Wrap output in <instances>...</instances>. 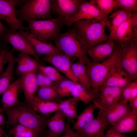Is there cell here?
Returning <instances> with one entry per match:
<instances>
[{"label": "cell", "instance_id": "1", "mask_svg": "<svg viewBox=\"0 0 137 137\" xmlns=\"http://www.w3.org/2000/svg\"><path fill=\"white\" fill-rule=\"evenodd\" d=\"M3 110L7 116L6 124L8 125L20 124L32 130L39 136L46 135L47 123L52 117L49 115L37 114L25 101L15 106L5 108Z\"/></svg>", "mask_w": 137, "mask_h": 137}, {"label": "cell", "instance_id": "2", "mask_svg": "<svg viewBox=\"0 0 137 137\" xmlns=\"http://www.w3.org/2000/svg\"><path fill=\"white\" fill-rule=\"evenodd\" d=\"M51 41L64 54L78 59L85 65L91 62L87 56L84 42L74 27H72L64 33L59 34Z\"/></svg>", "mask_w": 137, "mask_h": 137}, {"label": "cell", "instance_id": "3", "mask_svg": "<svg viewBox=\"0 0 137 137\" xmlns=\"http://www.w3.org/2000/svg\"><path fill=\"white\" fill-rule=\"evenodd\" d=\"M122 48L116 44L113 53L108 58L99 63L91 61L86 65L89 82L93 89L99 91L108 73L120 63Z\"/></svg>", "mask_w": 137, "mask_h": 137}, {"label": "cell", "instance_id": "4", "mask_svg": "<svg viewBox=\"0 0 137 137\" xmlns=\"http://www.w3.org/2000/svg\"><path fill=\"white\" fill-rule=\"evenodd\" d=\"M83 39L87 51L108 41L109 36L105 31L107 24L94 20H82L75 22L72 25Z\"/></svg>", "mask_w": 137, "mask_h": 137}, {"label": "cell", "instance_id": "5", "mask_svg": "<svg viewBox=\"0 0 137 137\" xmlns=\"http://www.w3.org/2000/svg\"><path fill=\"white\" fill-rule=\"evenodd\" d=\"M52 0H22L19 8L15 9L18 19L24 21L49 20L52 16Z\"/></svg>", "mask_w": 137, "mask_h": 137}, {"label": "cell", "instance_id": "6", "mask_svg": "<svg viewBox=\"0 0 137 137\" xmlns=\"http://www.w3.org/2000/svg\"><path fill=\"white\" fill-rule=\"evenodd\" d=\"M31 37L43 42L51 41L59 34L64 25L62 18L58 16L55 19L27 22Z\"/></svg>", "mask_w": 137, "mask_h": 137}, {"label": "cell", "instance_id": "7", "mask_svg": "<svg viewBox=\"0 0 137 137\" xmlns=\"http://www.w3.org/2000/svg\"><path fill=\"white\" fill-rule=\"evenodd\" d=\"M64 25H72L74 22L82 20H94L97 21L105 23L109 25L108 17L104 14L91 0H83L76 14L73 16L62 18Z\"/></svg>", "mask_w": 137, "mask_h": 137}, {"label": "cell", "instance_id": "8", "mask_svg": "<svg viewBox=\"0 0 137 137\" xmlns=\"http://www.w3.org/2000/svg\"><path fill=\"white\" fill-rule=\"evenodd\" d=\"M0 38L5 43L10 44L15 49L21 53L32 56L37 61L42 63L33 47L22 35L20 30L17 31L8 27L6 30L0 35Z\"/></svg>", "mask_w": 137, "mask_h": 137}, {"label": "cell", "instance_id": "9", "mask_svg": "<svg viewBox=\"0 0 137 137\" xmlns=\"http://www.w3.org/2000/svg\"><path fill=\"white\" fill-rule=\"evenodd\" d=\"M120 63L132 80L137 81V42L122 46Z\"/></svg>", "mask_w": 137, "mask_h": 137}, {"label": "cell", "instance_id": "10", "mask_svg": "<svg viewBox=\"0 0 137 137\" xmlns=\"http://www.w3.org/2000/svg\"><path fill=\"white\" fill-rule=\"evenodd\" d=\"M22 0H0V19L4 20L8 27L15 30H21L29 33L28 27H25L18 20L15 14L16 6L20 4Z\"/></svg>", "mask_w": 137, "mask_h": 137}, {"label": "cell", "instance_id": "11", "mask_svg": "<svg viewBox=\"0 0 137 137\" xmlns=\"http://www.w3.org/2000/svg\"><path fill=\"white\" fill-rule=\"evenodd\" d=\"M122 89L116 87L102 86L99 90L98 98L92 102L97 108L109 109L123 99Z\"/></svg>", "mask_w": 137, "mask_h": 137}, {"label": "cell", "instance_id": "12", "mask_svg": "<svg viewBox=\"0 0 137 137\" xmlns=\"http://www.w3.org/2000/svg\"><path fill=\"white\" fill-rule=\"evenodd\" d=\"M72 57L64 54H55L45 55L40 60L42 62L50 64L64 74L69 80L76 82L77 80L72 69Z\"/></svg>", "mask_w": 137, "mask_h": 137}, {"label": "cell", "instance_id": "13", "mask_svg": "<svg viewBox=\"0 0 137 137\" xmlns=\"http://www.w3.org/2000/svg\"><path fill=\"white\" fill-rule=\"evenodd\" d=\"M131 12L128 18L116 29L111 40L119 46L122 47L133 42H137V31L134 29L131 23Z\"/></svg>", "mask_w": 137, "mask_h": 137}, {"label": "cell", "instance_id": "14", "mask_svg": "<svg viewBox=\"0 0 137 137\" xmlns=\"http://www.w3.org/2000/svg\"><path fill=\"white\" fill-rule=\"evenodd\" d=\"M82 0H52V13L62 18L71 17L78 11Z\"/></svg>", "mask_w": 137, "mask_h": 137}, {"label": "cell", "instance_id": "15", "mask_svg": "<svg viewBox=\"0 0 137 137\" xmlns=\"http://www.w3.org/2000/svg\"><path fill=\"white\" fill-rule=\"evenodd\" d=\"M109 125L105 118L97 115L76 132L84 137H105V131Z\"/></svg>", "mask_w": 137, "mask_h": 137}, {"label": "cell", "instance_id": "16", "mask_svg": "<svg viewBox=\"0 0 137 137\" xmlns=\"http://www.w3.org/2000/svg\"><path fill=\"white\" fill-rule=\"evenodd\" d=\"M128 103L123 99L109 109L99 108L97 115L104 117L109 124L114 125L131 111Z\"/></svg>", "mask_w": 137, "mask_h": 137}, {"label": "cell", "instance_id": "17", "mask_svg": "<svg viewBox=\"0 0 137 137\" xmlns=\"http://www.w3.org/2000/svg\"><path fill=\"white\" fill-rule=\"evenodd\" d=\"M132 81L119 63L109 72L101 87H114L123 89Z\"/></svg>", "mask_w": 137, "mask_h": 137}, {"label": "cell", "instance_id": "18", "mask_svg": "<svg viewBox=\"0 0 137 137\" xmlns=\"http://www.w3.org/2000/svg\"><path fill=\"white\" fill-rule=\"evenodd\" d=\"M37 70L21 76V88L23 90L25 101L32 109L33 98L37 89L36 80Z\"/></svg>", "mask_w": 137, "mask_h": 137}, {"label": "cell", "instance_id": "19", "mask_svg": "<svg viewBox=\"0 0 137 137\" xmlns=\"http://www.w3.org/2000/svg\"><path fill=\"white\" fill-rule=\"evenodd\" d=\"M21 34L32 45L38 57L42 55H48L55 54H64L61 51L50 43L43 42L30 36L23 30H20Z\"/></svg>", "mask_w": 137, "mask_h": 137}, {"label": "cell", "instance_id": "20", "mask_svg": "<svg viewBox=\"0 0 137 137\" xmlns=\"http://www.w3.org/2000/svg\"><path fill=\"white\" fill-rule=\"evenodd\" d=\"M116 44L112 40H108L88 50V54L91 58L93 62H101L110 56L115 48Z\"/></svg>", "mask_w": 137, "mask_h": 137}, {"label": "cell", "instance_id": "21", "mask_svg": "<svg viewBox=\"0 0 137 137\" xmlns=\"http://www.w3.org/2000/svg\"><path fill=\"white\" fill-rule=\"evenodd\" d=\"M110 129L123 134L137 131V110H131Z\"/></svg>", "mask_w": 137, "mask_h": 137}, {"label": "cell", "instance_id": "22", "mask_svg": "<svg viewBox=\"0 0 137 137\" xmlns=\"http://www.w3.org/2000/svg\"><path fill=\"white\" fill-rule=\"evenodd\" d=\"M65 115L58 110L48 120L47 126L52 137H59L65 132L67 127L65 121Z\"/></svg>", "mask_w": 137, "mask_h": 137}, {"label": "cell", "instance_id": "23", "mask_svg": "<svg viewBox=\"0 0 137 137\" xmlns=\"http://www.w3.org/2000/svg\"><path fill=\"white\" fill-rule=\"evenodd\" d=\"M21 78L10 84L3 93L2 102L3 109L12 107L18 105L20 102L18 98L19 90L21 88Z\"/></svg>", "mask_w": 137, "mask_h": 137}, {"label": "cell", "instance_id": "24", "mask_svg": "<svg viewBox=\"0 0 137 137\" xmlns=\"http://www.w3.org/2000/svg\"><path fill=\"white\" fill-rule=\"evenodd\" d=\"M16 62L18 63L15 73L17 76L37 70V60L29 54L21 53L16 57Z\"/></svg>", "mask_w": 137, "mask_h": 137}, {"label": "cell", "instance_id": "25", "mask_svg": "<svg viewBox=\"0 0 137 137\" xmlns=\"http://www.w3.org/2000/svg\"><path fill=\"white\" fill-rule=\"evenodd\" d=\"M79 101L78 99L73 97L65 100L61 99L58 102L59 110L61 111L67 118V122L76 118L77 108Z\"/></svg>", "mask_w": 137, "mask_h": 137}, {"label": "cell", "instance_id": "26", "mask_svg": "<svg viewBox=\"0 0 137 137\" xmlns=\"http://www.w3.org/2000/svg\"><path fill=\"white\" fill-rule=\"evenodd\" d=\"M32 108L36 112L44 115H49L59 110L58 103L35 96L33 98Z\"/></svg>", "mask_w": 137, "mask_h": 137}, {"label": "cell", "instance_id": "27", "mask_svg": "<svg viewBox=\"0 0 137 137\" xmlns=\"http://www.w3.org/2000/svg\"><path fill=\"white\" fill-rule=\"evenodd\" d=\"M131 12L121 9L116 10L108 17V27L109 31L108 40H112L116 29L128 18Z\"/></svg>", "mask_w": 137, "mask_h": 137}, {"label": "cell", "instance_id": "28", "mask_svg": "<svg viewBox=\"0 0 137 137\" xmlns=\"http://www.w3.org/2000/svg\"><path fill=\"white\" fill-rule=\"evenodd\" d=\"M72 69L77 82L89 91L94 93H98L91 87L85 64L79 61L72 64Z\"/></svg>", "mask_w": 137, "mask_h": 137}, {"label": "cell", "instance_id": "29", "mask_svg": "<svg viewBox=\"0 0 137 137\" xmlns=\"http://www.w3.org/2000/svg\"><path fill=\"white\" fill-rule=\"evenodd\" d=\"M98 93H94L87 90L78 82H76L72 91L71 96L77 98L79 101L87 106L94 100L98 98Z\"/></svg>", "mask_w": 137, "mask_h": 137}, {"label": "cell", "instance_id": "30", "mask_svg": "<svg viewBox=\"0 0 137 137\" xmlns=\"http://www.w3.org/2000/svg\"><path fill=\"white\" fill-rule=\"evenodd\" d=\"M97 107L94 104H90L84 109L82 113L78 115L73 129L78 131L91 121L94 117V113Z\"/></svg>", "mask_w": 137, "mask_h": 137}, {"label": "cell", "instance_id": "31", "mask_svg": "<svg viewBox=\"0 0 137 137\" xmlns=\"http://www.w3.org/2000/svg\"><path fill=\"white\" fill-rule=\"evenodd\" d=\"M16 57L13 56L8 62L5 71L0 75V95L3 94L10 84L16 62Z\"/></svg>", "mask_w": 137, "mask_h": 137}, {"label": "cell", "instance_id": "32", "mask_svg": "<svg viewBox=\"0 0 137 137\" xmlns=\"http://www.w3.org/2000/svg\"><path fill=\"white\" fill-rule=\"evenodd\" d=\"M76 82L65 78L58 82L54 83L55 87L61 99L71 96Z\"/></svg>", "mask_w": 137, "mask_h": 137}, {"label": "cell", "instance_id": "33", "mask_svg": "<svg viewBox=\"0 0 137 137\" xmlns=\"http://www.w3.org/2000/svg\"><path fill=\"white\" fill-rule=\"evenodd\" d=\"M37 96L44 100L57 103L61 99L55 88L53 87L40 88Z\"/></svg>", "mask_w": 137, "mask_h": 137}, {"label": "cell", "instance_id": "34", "mask_svg": "<svg viewBox=\"0 0 137 137\" xmlns=\"http://www.w3.org/2000/svg\"><path fill=\"white\" fill-rule=\"evenodd\" d=\"M99 10L107 16L115 8L116 0H91Z\"/></svg>", "mask_w": 137, "mask_h": 137}, {"label": "cell", "instance_id": "35", "mask_svg": "<svg viewBox=\"0 0 137 137\" xmlns=\"http://www.w3.org/2000/svg\"><path fill=\"white\" fill-rule=\"evenodd\" d=\"M115 8L129 12L137 11V0H116Z\"/></svg>", "mask_w": 137, "mask_h": 137}, {"label": "cell", "instance_id": "36", "mask_svg": "<svg viewBox=\"0 0 137 137\" xmlns=\"http://www.w3.org/2000/svg\"><path fill=\"white\" fill-rule=\"evenodd\" d=\"M13 56L5 44L0 51V75L4 73L3 69L4 65L8 62Z\"/></svg>", "mask_w": 137, "mask_h": 137}, {"label": "cell", "instance_id": "37", "mask_svg": "<svg viewBox=\"0 0 137 137\" xmlns=\"http://www.w3.org/2000/svg\"><path fill=\"white\" fill-rule=\"evenodd\" d=\"M137 84V81H132L122 89V95L124 100L128 102L130 100L134 87Z\"/></svg>", "mask_w": 137, "mask_h": 137}, {"label": "cell", "instance_id": "38", "mask_svg": "<svg viewBox=\"0 0 137 137\" xmlns=\"http://www.w3.org/2000/svg\"><path fill=\"white\" fill-rule=\"evenodd\" d=\"M37 69L46 75L60 74L55 68L50 66H45L38 63L37 65Z\"/></svg>", "mask_w": 137, "mask_h": 137}, {"label": "cell", "instance_id": "39", "mask_svg": "<svg viewBox=\"0 0 137 137\" xmlns=\"http://www.w3.org/2000/svg\"><path fill=\"white\" fill-rule=\"evenodd\" d=\"M8 135L19 136L21 137H38L37 133L33 130L21 132H8Z\"/></svg>", "mask_w": 137, "mask_h": 137}, {"label": "cell", "instance_id": "40", "mask_svg": "<svg viewBox=\"0 0 137 137\" xmlns=\"http://www.w3.org/2000/svg\"><path fill=\"white\" fill-rule=\"evenodd\" d=\"M67 129L65 132L61 137H84L77 132H75L72 128L70 123L67 122Z\"/></svg>", "mask_w": 137, "mask_h": 137}, {"label": "cell", "instance_id": "41", "mask_svg": "<svg viewBox=\"0 0 137 137\" xmlns=\"http://www.w3.org/2000/svg\"><path fill=\"white\" fill-rule=\"evenodd\" d=\"M105 137H128L118 133L111 129L107 130Z\"/></svg>", "mask_w": 137, "mask_h": 137}, {"label": "cell", "instance_id": "42", "mask_svg": "<svg viewBox=\"0 0 137 137\" xmlns=\"http://www.w3.org/2000/svg\"><path fill=\"white\" fill-rule=\"evenodd\" d=\"M44 74L39 71L37 72L36 75V80L38 86L40 88L42 87L43 86Z\"/></svg>", "mask_w": 137, "mask_h": 137}, {"label": "cell", "instance_id": "43", "mask_svg": "<svg viewBox=\"0 0 137 137\" xmlns=\"http://www.w3.org/2000/svg\"><path fill=\"white\" fill-rule=\"evenodd\" d=\"M43 87H53L55 88L54 82L52 81L46 76L44 74Z\"/></svg>", "mask_w": 137, "mask_h": 137}, {"label": "cell", "instance_id": "44", "mask_svg": "<svg viewBox=\"0 0 137 137\" xmlns=\"http://www.w3.org/2000/svg\"><path fill=\"white\" fill-rule=\"evenodd\" d=\"M128 107L131 110H137V97L128 101Z\"/></svg>", "mask_w": 137, "mask_h": 137}, {"label": "cell", "instance_id": "45", "mask_svg": "<svg viewBox=\"0 0 137 137\" xmlns=\"http://www.w3.org/2000/svg\"><path fill=\"white\" fill-rule=\"evenodd\" d=\"M3 112V108H0V126L4 125L5 124Z\"/></svg>", "mask_w": 137, "mask_h": 137}, {"label": "cell", "instance_id": "46", "mask_svg": "<svg viewBox=\"0 0 137 137\" xmlns=\"http://www.w3.org/2000/svg\"><path fill=\"white\" fill-rule=\"evenodd\" d=\"M7 28V27H6L2 24L0 19V35L3 33Z\"/></svg>", "mask_w": 137, "mask_h": 137}, {"label": "cell", "instance_id": "47", "mask_svg": "<svg viewBox=\"0 0 137 137\" xmlns=\"http://www.w3.org/2000/svg\"><path fill=\"white\" fill-rule=\"evenodd\" d=\"M6 43L0 38V51L5 44Z\"/></svg>", "mask_w": 137, "mask_h": 137}, {"label": "cell", "instance_id": "48", "mask_svg": "<svg viewBox=\"0 0 137 137\" xmlns=\"http://www.w3.org/2000/svg\"><path fill=\"white\" fill-rule=\"evenodd\" d=\"M5 132L3 130V127L0 126V137H4Z\"/></svg>", "mask_w": 137, "mask_h": 137}, {"label": "cell", "instance_id": "49", "mask_svg": "<svg viewBox=\"0 0 137 137\" xmlns=\"http://www.w3.org/2000/svg\"><path fill=\"white\" fill-rule=\"evenodd\" d=\"M46 137H52L51 134L50 133L48 130H47L46 131Z\"/></svg>", "mask_w": 137, "mask_h": 137}, {"label": "cell", "instance_id": "50", "mask_svg": "<svg viewBox=\"0 0 137 137\" xmlns=\"http://www.w3.org/2000/svg\"><path fill=\"white\" fill-rule=\"evenodd\" d=\"M4 136H5L6 137H21L20 136H13L10 137V136L8 135H7L5 133H4Z\"/></svg>", "mask_w": 137, "mask_h": 137}]
</instances>
